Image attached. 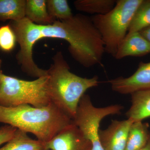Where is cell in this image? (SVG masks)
<instances>
[{"mask_svg":"<svg viewBox=\"0 0 150 150\" xmlns=\"http://www.w3.org/2000/svg\"><path fill=\"white\" fill-rule=\"evenodd\" d=\"M40 39H63L69 44L73 59L85 68L102 66L105 51L102 37L91 17L81 13L66 20H56L52 24L40 25Z\"/></svg>","mask_w":150,"mask_h":150,"instance_id":"cell-1","label":"cell"},{"mask_svg":"<svg viewBox=\"0 0 150 150\" xmlns=\"http://www.w3.org/2000/svg\"><path fill=\"white\" fill-rule=\"evenodd\" d=\"M0 123L31 133L38 141L47 143L72 124L73 120L51 102L41 107L28 104L15 107L0 105Z\"/></svg>","mask_w":150,"mask_h":150,"instance_id":"cell-2","label":"cell"},{"mask_svg":"<svg viewBox=\"0 0 150 150\" xmlns=\"http://www.w3.org/2000/svg\"><path fill=\"white\" fill-rule=\"evenodd\" d=\"M52 59L53 64L47 70L50 99L73 120L82 97L89 89L98 86V77L83 78L72 73L61 51Z\"/></svg>","mask_w":150,"mask_h":150,"instance_id":"cell-3","label":"cell"},{"mask_svg":"<svg viewBox=\"0 0 150 150\" xmlns=\"http://www.w3.org/2000/svg\"><path fill=\"white\" fill-rule=\"evenodd\" d=\"M143 0H118L108 13L91 17L101 35L105 52L115 58L134 14Z\"/></svg>","mask_w":150,"mask_h":150,"instance_id":"cell-4","label":"cell"},{"mask_svg":"<svg viewBox=\"0 0 150 150\" xmlns=\"http://www.w3.org/2000/svg\"><path fill=\"white\" fill-rule=\"evenodd\" d=\"M51 102L48 92V75L28 81L3 74L0 86V105L15 107L28 104L35 107Z\"/></svg>","mask_w":150,"mask_h":150,"instance_id":"cell-5","label":"cell"},{"mask_svg":"<svg viewBox=\"0 0 150 150\" xmlns=\"http://www.w3.org/2000/svg\"><path fill=\"white\" fill-rule=\"evenodd\" d=\"M9 25L19 45L20 50L16 55V59L22 71L37 79L48 75L47 70L38 67L33 56V46L40 39V25L25 18L18 21H11Z\"/></svg>","mask_w":150,"mask_h":150,"instance_id":"cell-6","label":"cell"},{"mask_svg":"<svg viewBox=\"0 0 150 150\" xmlns=\"http://www.w3.org/2000/svg\"><path fill=\"white\" fill-rule=\"evenodd\" d=\"M46 144L48 150H92L91 142L73 123Z\"/></svg>","mask_w":150,"mask_h":150,"instance_id":"cell-7","label":"cell"},{"mask_svg":"<svg viewBox=\"0 0 150 150\" xmlns=\"http://www.w3.org/2000/svg\"><path fill=\"white\" fill-rule=\"evenodd\" d=\"M113 91L128 94L144 90L150 89V62H141L135 72L129 77L120 76L108 81Z\"/></svg>","mask_w":150,"mask_h":150,"instance_id":"cell-8","label":"cell"},{"mask_svg":"<svg viewBox=\"0 0 150 150\" xmlns=\"http://www.w3.org/2000/svg\"><path fill=\"white\" fill-rule=\"evenodd\" d=\"M134 122L128 118L112 120L107 129H99V139L104 150H125L129 129Z\"/></svg>","mask_w":150,"mask_h":150,"instance_id":"cell-9","label":"cell"},{"mask_svg":"<svg viewBox=\"0 0 150 150\" xmlns=\"http://www.w3.org/2000/svg\"><path fill=\"white\" fill-rule=\"evenodd\" d=\"M150 53V43L139 32L126 35L118 48L115 58L120 60L128 56H142Z\"/></svg>","mask_w":150,"mask_h":150,"instance_id":"cell-10","label":"cell"},{"mask_svg":"<svg viewBox=\"0 0 150 150\" xmlns=\"http://www.w3.org/2000/svg\"><path fill=\"white\" fill-rule=\"evenodd\" d=\"M131 95V106L126 113L127 118L137 122L150 117V89L135 92Z\"/></svg>","mask_w":150,"mask_h":150,"instance_id":"cell-11","label":"cell"},{"mask_svg":"<svg viewBox=\"0 0 150 150\" xmlns=\"http://www.w3.org/2000/svg\"><path fill=\"white\" fill-rule=\"evenodd\" d=\"M25 18L35 24L42 25L52 24L56 21L49 15L46 0H26Z\"/></svg>","mask_w":150,"mask_h":150,"instance_id":"cell-12","label":"cell"},{"mask_svg":"<svg viewBox=\"0 0 150 150\" xmlns=\"http://www.w3.org/2000/svg\"><path fill=\"white\" fill-rule=\"evenodd\" d=\"M150 137L149 123L134 122L129 129L124 150H140L147 144Z\"/></svg>","mask_w":150,"mask_h":150,"instance_id":"cell-13","label":"cell"},{"mask_svg":"<svg viewBox=\"0 0 150 150\" xmlns=\"http://www.w3.org/2000/svg\"><path fill=\"white\" fill-rule=\"evenodd\" d=\"M0 150H48L46 144L30 138L27 133L17 129L13 137Z\"/></svg>","mask_w":150,"mask_h":150,"instance_id":"cell-14","label":"cell"},{"mask_svg":"<svg viewBox=\"0 0 150 150\" xmlns=\"http://www.w3.org/2000/svg\"><path fill=\"white\" fill-rule=\"evenodd\" d=\"M26 0H0V21H18L25 18Z\"/></svg>","mask_w":150,"mask_h":150,"instance_id":"cell-15","label":"cell"},{"mask_svg":"<svg viewBox=\"0 0 150 150\" xmlns=\"http://www.w3.org/2000/svg\"><path fill=\"white\" fill-rule=\"evenodd\" d=\"M115 0H76L74 2L78 11L90 14L104 15L115 7Z\"/></svg>","mask_w":150,"mask_h":150,"instance_id":"cell-16","label":"cell"},{"mask_svg":"<svg viewBox=\"0 0 150 150\" xmlns=\"http://www.w3.org/2000/svg\"><path fill=\"white\" fill-rule=\"evenodd\" d=\"M150 26V0H143L131 21L128 34L139 32Z\"/></svg>","mask_w":150,"mask_h":150,"instance_id":"cell-17","label":"cell"},{"mask_svg":"<svg viewBox=\"0 0 150 150\" xmlns=\"http://www.w3.org/2000/svg\"><path fill=\"white\" fill-rule=\"evenodd\" d=\"M46 5L49 15L54 19L66 20L74 16L67 0H47Z\"/></svg>","mask_w":150,"mask_h":150,"instance_id":"cell-18","label":"cell"},{"mask_svg":"<svg viewBox=\"0 0 150 150\" xmlns=\"http://www.w3.org/2000/svg\"><path fill=\"white\" fill-rule=\"evenodd\" d=\"M16 42L15 33L9 24L0 27V49L10 52L15 48Z\"/></svg>","mask_w":150,"mask_h":150,"instance_id":"cell-19","label":"cell"},{"mask_svg":"<svg viewBox=\"0 0 150 150\" xmlns=\"http://www.w3.org/2000/svg\"><path fill=\"white\" fill-rule=\"evenodd\" d=\"M13 126L6 125L0 128V146L6 143L12 138L17 130Z\"/></svg>","mask_w":150,"mask_h":150,"instance_id":"cell-20","label":"cell"},{"mask_svg":"<svg viewBox=\"0 0 150 150\" xmlns=\"http://www.w3.org/2000/svg\"><path fill=\"white\" fill-rule=\"evenodd\" d=\"M139 33L148 42L150 43V26L142 30Z\"/></svg>","mask_w":150,"mask_h":150,"instance_id":"cell-21","label":"cell"},{"mask_svg":"<svg viewBox=\"0 0 150 150\" xmlns=\"http://www.w3.org/2000/svg\"><path fill=\"white\" fill-rule=\"evenodd\" d=\"M140 150H150V137L147 144L143 149Z\"/></svg>","mask_w":150,"mask_h":150,"instance_id":"cell-22","label":"cell"},{"mask_svg":"<svg viewBox=\"0 0 150 150\" xmlns=\"http://www.w3.org/2000/svg\"><path fill=\"white\" fill-rule=\"evenodd\" d=\"M2 64V61L1 59H0V86H1V83L2 78V76L3 74L2 71L1 70V66Z\"/></svg>","mask_w":150,"mask_h":150,"instance_id":"cell-23","label":"cell"}]
</instances>
